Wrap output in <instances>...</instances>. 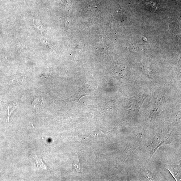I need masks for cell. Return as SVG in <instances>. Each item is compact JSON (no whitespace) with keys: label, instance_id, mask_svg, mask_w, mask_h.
I'll list each match as a JSON object with an SVG mask.
<instances>
[{"label":"cell","instance_id":"6da1fadb","mask_svg":"<svg viewBox=\"0 0 181 181\" xmlns=\"http://www.w3.org/2000/svg\"><path fill=\"white\" fill-rule=\"evenodd\" d=\"M91 90L89 89L88 86L85 83L74 95L64 101L66 103L72 101H75L78 103L81 98L85 96L90 95L89 94Z\"/></svg>","mask_w":181,"mask_h":181},{"label":"cell","instance_id":"7a4b0ae2","mask_svg":"<svg viewBox=\"0 0 181 181\" xmlns=\"http://www.w3.org/2000/svg\"><path fill=\"white\" fill-rule=\"evenodd\" d=\"M145 6L153 13H158L159 5L156 0H142Z\"/></svg>","mask_w":181,"mask_h":181},{"label":"cell","instance_id":"3957f363","mask_svg":"<svg viewBox=\"0 0 181 181\" xmlns=\"http://www.w3.org/2000/svg\"><path fill=\"white\" fill-rule=\"evenodd\" d=\"M18 103L16 102H12L9 104H7L6 106V108L8 112V115L7 117V121L9 122V118L12 113L18 107Z\"/></svg>","mask_w":181,"mask_h":181},{"label":"cell","instance_id":"277c9868","mask_svg":"<svg viewBox=\"0 0 181 181\" xmlns=\"http://www.w3.org/2000/svg\"><path fill=\"white\" fill-rule=\"evenodd\" d=\"M32 156L35 161V162H36L37 164V166L39 169L44 168L46 170L47 168L44 163L42 162V159H39L37 156H34L32 155Z\"/></svg>","mask_w":181,"mask_h":181},{"label":"cell","instance_id":"5b68a950","mask_svg":"<svg viewBox=\"0 0 181 181\" xmlns=\"http://www.w3.org/2000/svg\"><path fill=\"white\" fill-rule=\"evenodd\" d=\"M104 133L101 131H97L90 133L89 137L91 138H98L103 136Z\"/></svg>","mask_w":181,"mask_h":181},{"label":"cell","instance_id":"8992f818","mask_svg":"<svg viewBox=\"0 0 181 181\" xmlns=\"http://www.w3.org/2000/svg\"><path fill=\"white\" fill-rule=\"evenodd\" d=\"M42 103V97H38L35 99L32 102V106L33 108H36L41 106Z\"/></svg>","mask_w":181,"mask_h":181},{"label":"cell","instance_id":"52a82bcc","mask_svg":"<svg viewBox=\"0 0 181 181\" xmlns=\"http://www.w3.org/2000/svg\"><path fill=\"white\" fill-rule=\"evenodd\" d=\"M0 31H1V29H0Z\"/></svg>","mask_w":181,"mask_h":181}]
</instances>
